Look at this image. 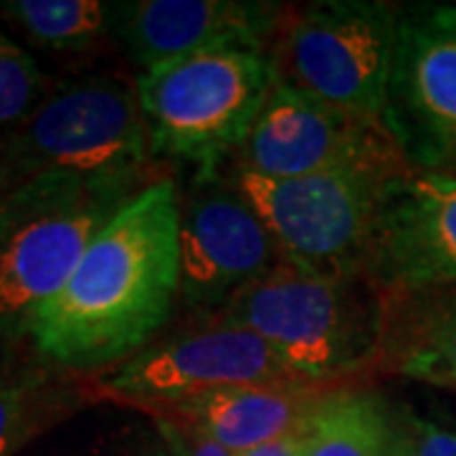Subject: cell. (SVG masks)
<instances>
[{
  "mask_svg": "<svg viewBox=\"0 0 456 456\" xmlns=\"http://www.w3.org/2000/svg\"><path fill=\"white\" fill-rule=\"evenodd\" d=\"M256 383L312 380L294 373L277 350L251 330L213 325L132 358L110 378L107 388L125 401L158 411L196 395Z\"/></svg>",
  "mask_w": 456,
  "mask_h": 456,
  "instance_id": "cell-10",
  "label": "cell"
},
{
  "mask_svg": "<svg viewBox=\"0 0 456 456\" xmlns=\"http://www.w3.org/2000/svg\"><path fill=\"white\" fill-rule=\"evenodd\" d=\"M3 13L49 49H84L110 31V5L99 0H13Z\"/></svg>",
  "mask_w": 456,
  "mask_h": 456,
  "instance_id": "cell-17",
  "label": "cell"
},
{
  "mask_svg": "<svg viewBox=\"0 0 456 456\" xmlns=\"http://www.w3.org/2000/svg\"><path fill=\"white\" fill-rule=\"evenodd\" d=\"M401 456H456V431L421 419L411 411H398Z\"/></svg>",
  "mask_w": 456,
  "mask_h": 456,
  "instance_id": "cell-20",
  "label": "cell"
},
{
  "mask_svg": "<svg viewBox=\"0 0 456 456\" xmlns=\"http://www.w3.org/2000/svg\"><path fill=\"white\" fill-rule=\"evenodd\" d=\"M163 431L173 456H236L231 454L224 444H218L206 431L193 428V426L165 421Z\"/></svg>",
  "mask_w": 456,
  "mask_h": 456,
  "instance_id": "cell-21",
  "label": "cell"
},
{
  "mask_svg": "<svg viewBox=\"0 0 456 456\" xmlns=\"http://www.w3.org/2000/svg\"><path fill=\"white\" fill-rule=\"evenodd\" d=\"M401 175L362 170L310 178H261L233 170L287 264L320 277H365L386 188Z\"/></svg>",
  "mask_w": 456,
  "mask_h": 456,
  "instance_id": "cell-7",
  "label": "cell"
},
{
  "mask_svg": "<svg viewBox=\"0 0 456 456\" xmlns=\"http://www.w3.org/2000/svg\"><path fill=\"white\" fill-rule=\"evenodd\" d=\"M365 279L393 297L456 287V178L411 170L391 180Z\"/></svg>",
  "mask_w": 456,
  "mask_h": 456,
  "instance_id": "cell-12",
  "label": "cell"
},
{
  "mask_svg": "<svg viewBox=\"0 0 456 456\" xmlns=\"http://www.w3.org/2000/svg\"><path fill=\"white\" fill-rule=\"evenodd\" d=\"M213 325L244 327L312 383L362 370L383 350L386 307L365 277H320L292 264L251 281Z\"/></svg>",
  "mask_w": 456,
  "mask_h": 456,
  "instance_id": "cell-2",
  "label": "cell"
},
{
  "mask_svg": "<svg viewBox=\"0 0 456 456\" xmlns=\"http://www.w3.org/2000/svg\"><path fill=\"white\" fill-rule=\"evenodd\" d=\"M302 456H401L398 411L378 393L332 388L305 426Z\"/></svg>",
  "mask_w": 456,
  "mask_h": 456,
  "instance_id": "cell-15",
  "label": "cell"
},
{
  "mask_svg": "<svg viewBox=\"0 0 456 456\" xmlns=\"http://www.w3.org/2000/svg\"><path fill=\"white\" fill-rule=\"evenodd\" d=\"M137 191L64 175L18 183L0 203V340L28 335L84 251Z\"/></svg>",
  "mask_w": 456,
  "mask_h": 456,
  "instance_id": "cell-3",
  "label": "cell"
},
{
  "mask_svg": "<svg viewBox=\"0 0 456 456\" xmlns=\"http://www.w3.org/2000/svg\"><path fill=\"white\" fill-rule=\"evenodd\" d=\"M180 198L147 183L84 251L64 289L36 314V350L64 368H102L145 345L180 297Z\"/></svg>",
  "mask_w": 456,
  "mask_h": 456,
  "instance_id": "cell-1",
  "label": "cell"
},
{
  "mask_svg": "<svg viewBox=\"0 0 456 456\" xmlns=\"http://www.w3.org/2000/svg\"><path fill=\"white\" fill-rule=\"evenodd\" d=\"M233 158L236 170L281 180L345 170L380 175L413 170L383 122L338 112L277 79Z\"/></svg>",
  "mask_w": 456,
  "mask_h": 456,
  "instance_id": "cell-8",
  "label": "cell"
},
{
  "mask_svg": "<svg viewBox=\"0 0 456 456\" xmlns=\"http://www.w3.org/2000/svg\"><path fill=\"white\" fill-rule=\"evenodd\" d=\"M383 125L413 170L456 178V8H401Z\"/></svg>",
  "mask_w": 456,
  "mask_h": 456,
  "instance_id": "cell-9",
  "label": "cell"
},
{
  "mask_svg": "<svg viewBox=\"0 0 456 456\" xmlns=\"http://www.w3.org/2000/svg\"><path fill=\"white\" fill-rule=\"evenodd\" d=\"M426 302L413 310L401 335L383 338V353H391L395 368L408 378L456 386V287L424 292Z\"/></svg>",
  "mask_w": 456,
  "mask_h": 456,
  "instance_id": "cell-16",
  "label": "cell"
},
{
  "mask_svg": "<svg viewBox=\"0 0 456 456\" xmlns=\"http://www.w3.org/2000/svg\"><path fill=\"white\" fill-rule=\"evenodd\" d=\"M272 86L266 51L224 46L147 69L134 92L152 152L213 170L244 142Z\"/></svg>",
  "mask_w": 456,
  "mask_h": 456,
  "instance_id": "cell-5",
  "label": "cell"
},
{
  "mask_svg": "<svg viewBox=\"0 0 456 456\" xmlns=\"http://www.w3.org/2000/svg\"><path fill=\"white\" fill-rule=\"evenodd\" d=\"M18 183L38 175L145 188L155 158L137 92L117 79L64 84L18 122L0 147Z\"/></svg>",
  "mask_w": 456,
  "mask_h": 456,
  "instance_id": "cell-4",
  "label": "cell"
},
{
  "mask_svg": "<svg viewBox=\"0 0 456 456\" xmlns=\"http://www.w3.org/2000/svg\"><path fill=\"white\" fill-rule=\"evenodd\" d=\"M145 456H173V452H167V449H165V452H150V454Z\"/></svg>",
  "mask_w": 456,
  "mask_h": 456,
  "instance_id": "cell-24",
  "label": "cell"
},
{
  "mask_svg": "<svg viewBox=\"0 0 456 456\" xmlns=\"http://www.w3.org/2000/svg\"><path fill=\"white\" fill-rule=\"evenodd\" d=\"M330 391V383H256L196 395L155 413L200 428L231 454H241L302 431Z\"/></svg>",
  "mask_w": 456,
  "mask_h": 456,
  "instance_id": "cell-14",
  "label": "cell"
},
{
  "mask_svg": "<svg viewBox=\"0 0 456 456\" xmlns=\"http://www.w3.org/2000/svg\"><path fill=\"white\" fill-rule=\"evenodd\" d=\"M180 297L221 310L284 264L277 241L233 185L206 178L180 203Z\"/></svg>",
  "mask_w": 456,
  "mask_h": 456,
  "instance_id": "cell-11",
  "label": "cell"
},
{
  "mask_svg": "<svg viewBox=\"0 0 456 456\" xmlns=\"http://www.w3.org/2000/svg\"><path fill=\"white\" fill-rule=\"evenodd\" d=\"M59 393L38 378L0 375V456H11L59 413Z\"/></svg>",
  "mask_w": 456,
  "mask_h": 456,
  "instance_id": "cell-18",
  "label": "cell"
},
{
  "mask_svg": "<svg viewBox=\"0 0 456 456\" xmlns=\"http://www.w3.org/2000/svg\"><path fill=\"white\" fill-rule=\"evenodd\" d=\"M281 11L244 0H132L110 5V31L142 69L198 51L269 49Z\"/></svg>",
  "mask_w": 456,
  "mask_h": 456,
  "instance_id": "cell-13",
  "label": "cell"
},
{
  "mask_svg": "<svg viewBox=\"0 0 456 456\" xmlns=\"http://www.w3.org/2000/svg\"><path fill=\"white\" fill-rule=\"evenodd\" d=\"M302 446H305V428L294 431L289 436L269 441V444H261L256 449H248V452H241L236 456H302Z\"/></svg>",
  "mask_w": 456,
  "mask_h": 456,
  "instance_id": "cell-22",
  "label": "cell"
},
{
  "mask_svg": "<svg viewBox=\"0 0 456 456\" xmlns=\"http://www.w3.org/2000/svg\"><path fill=\"white\" fill-rule=\"evenodd\" d=\"M16 185H18L16 175H13L11 165H8L5 155H3V150H0V203L5 200V196H8Z\"/></svg>",
  "mask_w": 456,
  "mask_h": 456,
  "instance_id": "cell-23",
  "label": "cell"
},
{
  "mask_svg": "<svg viewBox=\"0 0 456 456\" xmlns=\"http://www.w3.org/2000/svg\"><path fill=\"white\" fill-rule=\"evenodd\" d=\"M41 74L28 51L0 33V127L18 125L38 104Z\"/></svg>",
  "mask_w": 456,
  "mask_h": 456,
  "instance_id": "cell-19",
  "label": "cell"
},
{
  "mask_svg": "<svg viewBox=\"0 0 456 456\" xmlns=\"http://www.w3.org/2000/svg\"><path fill=\"white\" fill-rule=\"evenodd\" d=\"M401 8L330 0L279 18L269 44L274 79L338 112L383 122Z\"/></svg>",
  "mask_w": 456,
  "mask_h": 456,
  "instance_id": "cell-6",
  "label": "cell"
}]
</instances>
